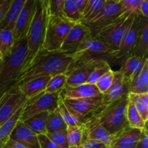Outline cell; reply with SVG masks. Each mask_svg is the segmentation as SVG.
I'll use <instances>...</instances> for the list:
<instances>
[{
    "label": "cell",
    "mask_w": 148,
    "mask_h": 148,
    "mask_svg": "<svg viewBox=\"0 0 148 148\" xmlns=\"http://www.w3.org/2000/svg\"><path fill=\"white\" fill-rule=\"evenodd\" d=\"M12 0H0V23L8 10Z\"/></svg>",
    "instance_id": "45"
},
{
    "label": "cell",
    "mask_w": 148,
    "mask_h": 148,
    "mask_svg": "<svg viewBox=\"0 0 148 148\" xmlns=\"http://www.w3.org/2000/svg\"><path fill=\"white\" fill-rule=\"evenodd\" d=\"M129 100L133 103L144 121H148V93H128Z\"/></svg>",
    "instance_id": "29"
},
{
    "label": "cell",
    "mask_w": 148,
    "mask_h": 148,
    "mask_svg": "<svg viewBox=\"0 0 148 148\" xmlns=\"http://www.w3.org/2000/svg\"><path fill=\"white\" fill-rule=\"evenodd\" d=\"M114 77V71L112 69L106 72L95 83L100 93L103 94L109 89Z\"/></svg>",
    "instance_id": "39"
},
{
    "label": "cell",
    "mask_w": 148,
    "mask_h": 148,
    "mask_svg": "<svg viewBox=\"0 0 148 148\" xmlns=\"http://www.w3.org/2000/svg\"><path fill=\"white\" fill-rule=\"evenodd\" d=\"M106 2V0H88L86 10L84 12L82 20L80 23L88 22L92 20L101 11Z\"/></svg>",
    "instance_id": "34"
},
{
    "label": "cell",
    "mask_w": 148,
    "mask_h": 148,
    "mask_svg": "<svg viewBox=\"0 0 148 148\" xmlns=\"http://www.w3.org/2000/svg\"><path fill=\"white\" fill-rule=\"evenodd\" d=\"M24 106L21 107L17 112L14 113L10 119H8L7 121L0 125V148L2 147L6 142L10 139L14 127L17 124V121L20 120V115L22 114Z\"/></svg>",
    "instance_id": "27"
},
{
    "label": "cell",
    "mask_w": 148,
    "mask_h": 148,
    "mask_svg": "<svg viewBox=\"0 0 148 148\" xmlns=\"http://www.w3.org/2000/svg\"><path fill=\"white\" fill-rule=\"evenodd\" d=\"M66 75L65 73L59 74L51 77L50 80L48 82L44 92L46 93H55L60 92L61 90L66 85Z\"/></svg>",
    "instance_id": "33"
},
{
    "label": "cell",
    "mask_w": 148,
    "mask_h": 148,
    "mask_svg": "<svg viewBox=\"0 0 148 148\" xmlns=\"http://www.w3.org/2000/svg\"><path fill=\"white\" fill-rule=\"evenodd\" d=\"M135 148H148V131L147 124L142 130L140 139Z\"/></svg>",
    "instance_id": "43"
},
{
    "label": "cell",
    "mask_w": 148,
    "mask_h": 148,
    "mask_svg": "<svg viewBox=\"0 0 148 148\" xmlns=\"http://www.w3.org/2000/svg\"><path fill=\"white\" fill-rule=\"evenodd\" d=\"M66 128H67V125L65 124L58 108L51 111V112H49L46 124L47 133L64 130H66Z\"/></svg>",
    "instance_id": "30"
},
{
    "label": "cell",
    "mask_w": 148,
    "mask_h": 148,
    "mask_svg": "<svg viewBox=\"0 0 148 148\" xmlns=\"http://www.w3.org/2000/svg\"><path fill=\"white\" fill-rule=\"evenodd\" d=\"M46 135L51 140H52L55 144L57 145L59 147L69 148L67 140H66V130L54 132L47 133V134H46Z\"/></svg>",
    "instance_id": "40"
},
{
    "label": "cell",
    "mask_w": 148,
    "mask_h": 148,
    "mask_svg": "<svg viewBox=\"0 0 148 148\" xmlns=\"http://www.w3.org/2000/svg\"><path fill=\"white\" fill-rule=\"evenodd\" d=\"M82 132V143L86 141H95L105 145L108 148L111 134L106 131L94 114L86 117L81 126Z\"/></svg>",
    "instance_id": "12"
},
{
    "label": "cell",
    "mask_w": 148,
    "mask_h": 148,
    "mask_svg": "<svg viewBox=\"0 0 148 148\" xmlns=\"http://www.w3.org/2000/svg\"><path fill=\"white\" fill-rule=\"evenodd\" d=\"M76 23L68 19L51 15L48 12L43 49L48 51H59L68 33Z\"/></svg>",
    "instance_id": "6"
},
{
    "label": "cell",
    "mask_w": 148,
    "mask_h": 148,
    "mask_svg": "<svg viewBox=\"0 0 148 148\" xmlns=\"http://www.w3.org/2000/svg\"><path fill=\"white\" fill-rule=\"evenodd\" d=\"M49 112H42L25 120L23 122L36 134H46V120Z\"/></svg>",
    "instance_id": "28"
},
{
    "label": "cell",
    "mask_w": 148,
    "mask_h": 148,
    "mask_svg": "<svg viewBox=\"0 0 148 148\" xmlns=\"http://www.w3.org/2000/svg\"><path fill=\"white\" fill-rule=\"evenodd\" d=\"M134 16L129 17H122L119 16L114 23L100 30L93 38L98 39L114 50L117 51Z\"/></svg>",
    "instance_id": "9"
},
{
    "label": "cell",
    "mask_w": 148,
    "mask_h": 148,
    "mask_svg": "<svg viewBox=\"0 0 148 148\" xmlns=\"http://www.w3.org/2000/svg\"><path fill=\"white\" fill-rule=\"evenodd\" d=\"M64 0H47V7L49 14L61 18L67 19L64 12Z\"/></svg>",
    "instance_id": "38"
},
{
    "label": "cell",
    "mask_w": 148,
    "mask_h": 148,
    "mask_svg": "<svg viewBox=\"0 0 148 148\" xmlns=\"http://www.w3.org/2000/svg\"><path fill=\"white\" fill-rule=\"evenodd\" d=\"M140 58H148V18L140 16V28L134 54Z\"/></svg>",
    "instance_id": "22"
},
{
    "label": "cell",
    "mask_w": 148,
    "mask_h": 148,
    "mask_svg": "<svg viewBox=\"0 0 148 148\" xmlns=\"http://www.w3.org/2000/svg\"><path fill=\"white\" fill-rule=\"evenodd\" d=\"M1 148H27L12 139H9Z\"/></svg>",
    "instance_id": "46"
},
{
    "label": "cell",
    "mask_w": 148,
    "mask_h": 148,
    "mask_svg": "<svg viewBox=\"0 0 148 148\" xmlns=\"http://www.w3.org/2000/svg\"><path fill=\"white\" fill-rule=\"evenodd\" d=\"M60 92L55 93H46L43 92L33 98L27 99L23 107L20 115V121L30 118L42 112H51L56 109L59 103Z\"/></svg>",
    "instance_id": "7"
},
{
    "label": "cell",
    "mask_w": 148,
    "mask_h": 148,
    "mask_svg": "<svg viewBox=\"0 0 148 148\" xmlns=\"http://www.w3.org/2000/svg\"><path fill=\"white\" fill-rule=\"evenodd\" d=\"M27 53L26 37L14 41L10 51L2 57L0 66V95L14 86L25 64Z\"/></svg>",
    "instance_id": "2"
},
{
    "label": "cell",
    "mask_w": 148,
    "mask_h": 148,
    "mask_svg": "<svg viewBox=\"0 0 148 148\" xmlns=\"http://www.w3.org/2000/svg\"><path fill=\"white\" fill-rule=\"evenodd\" d=\"M127 93H128V92L127 87L124 84L122 73L120 70L114 71V80L111 87L105 93L102 94L101 106H105L117 101Z\"/></svg>",
    "instance_id": "21"
},
{
    "label": "cell",
    "mask_w": 148,
    "mask_h": 148,
    "mask_svg": "<svg viewBox=\"0 0 148 148\" xmlns=\"http://www.w3.org/2000/svg\"><path fill=\"white\" fill-rule=\"evenodd\" d=\"M116 51L95 38L89 36L81 43L72 56L69 65H77L91 61H105L113 64Z\"/></svg>",
    "instance_id": "5"
},
{
    "label": "cell",
    "mask_w": 148,
    "mask_h": 148,
    "mask_svg": "<svg viewBox=\"0 0 148 148\" xmlns=\"http://www.w3.org/2000/svg\"><path fill=\"white\" fill-rule=\"evenodd\" d=\"M111 69V65L108 63L105 64L103 65V66L96 68V69L90 74V75L89 77H88V80H87L86 83L95 85L97 81H98V79L106 73V72H107Z\"/></svg>",
    "instance_id": "41"
},
{
    "label": "cell",
    "mask_w": 148,
    "mask_h": 148,
    "mask_svg": "<svg viewBox=\"0 0 148 148\" xmlns=\"http://www.w3.org/2000/svg\"><path fill=\"white\" fill-rule=\"evenodd\" d=\"M91 36L89 29L81 23H77L68 33L59 51L72 56L82 41Z\"/></svg>",
    "instance_id": "14"
},
{
    "label": "cell",
    "mask_w": 148,
    "mask_h": 148,
    "mask_svg": "<svg viewBox=\"0 0 148 148\" xmlns=\"http://www.w3.org/2000/svg\"><path fill=\"white\" fill-rule=\"evenodd\" d=\"M119 0H106L103 7L95 17L88 22L81 23L90 30L91 36L94 37L100 30L114 23L121 15Z\"/></svg>",
    "instance_id": "8"
},
{
    "label": "cell",
    "mask_w": 148,
    "mask_h": 148,
    "mask_svg": "<svg viewBox=\"0 0 148 148\" xmlns=\"http://www.w3.org/2000/svg\"><path fill=\"white\" fill-rule=\"evenodd\" d=\"M140 12L141 16L148 18V1L147 0H142L140 5Z\"/></svg>",
    "instance_id": "48"
},
{
    "label": "cell",
    "mask_w": 148,
    "mask_h": 148,
    "mask_svg": "<svg viewBox=\"0 0 148 148\" xmlns=\"http://www.w3.org/2000/svg\"><path fill=\"white\" fill-rule=\"evenodd\" d=\"M0 59H2V54H1V50H0Z\"/></svg>",
    "instance_id": "49"
},
{
    "label": "cell",
    "mask_w": 148,
    "mask_h": 148,
    "mask_svg": "<svg viewBox=\"0 0 148 148\" xmlns=\"http://www.w3.org/2000/svg\"><path fill=\"white\" fill-rule=\"evenodd\" d=\"M36 3V0H26L19 14L15 25L12 31L14 41L26 37L29 27L33 20Z\"/></svg>",
    "instance_id": "15"
},
{
    "label": "cell",
    "mask_w": 148,
    "mask_h": 148,
    "mask_svg": "<svg viewBox=\"0 0 148 148\" xmlns=\"http://www.w3.org/2000/svg\"><path fill=\"white\" fill-rule=\"evenodd\" d=\"M47 16V0H36L33 20L26 35L27 53L23 69L31 63L36 55L43 49Z\"/></svg>",
    "instance_id": "3"
},
{
    "label": "cell",
    "mask_w": 148,
    "mask_h": 148,
    "mask_svg": "<svg viewBox=\"0 0 148 148\" xmlns=\"http://www.w3.org/2000/svg\"><path fill=\"white\" fill-rule=\"evenodd\" d=\"M25 1L26 0H12L10 7L0 23V29L12 31L19 14Z\"/></svg>",
    "instance_id": "23"
},
{
    "label": "cell",
    "mask_w": 148,
    "mask_h": 148,
    "mask_svg": "<svg viewBox=\"0 0 148 148\" xmlns=\"http://www.w3.org/2000/svg\"><path fill=\"white\" fill-rule=\"evenodd\" d=\"M69 148H107L105 145L101 143L95 141H86L82 143L80 146L76 147H69Z\"/></svg>",
    "instance_id": "44"
},
{
    "label": "cell",
    "mask_w": 148,
    "mask_h": 148,
    "mask_svg": "<svg viewBox=\"0 0 148 148\" xmlns=\"http://www.w3.org/2000/svg\"><path fill=\"white\" fill-rule=\"evenodd\" d=\"M57 108L67 127H72V126L81 127L85 121V119L84 117H82L79 114H77L75 111H74L71 108H68L65 105L61 96L59 97Z\"/></svg>",
    "instance_id": "26"
},
{
    "label": "cell",
    "mask_w": 148,
    "mask_h": 148,
    "mask_svg": "<svg viewBox=\"0 0 148 148\" xmlns=\"http://www.w3.org/2000/svg\"><path fill=\"white\" fill-rule=\"evenodd\" d=\"M140 16L136 15L133 18L131 25L123 37L119 48L116 52L113 64L116 63L121 65L124 59L134 54L140 28Z\"/></svg>",
    "instance_id": "10"
},
{
    "label": "cell",
    "mask_w": 148,
    "mask_h": 148,
    "mask_svg": "<svg viewBox=\"0 0 148 148\" xmlns=\"http://www.w3.org/2000/svg\"><path fill=\"white\" fill-rule=\"evenodd\" d=\"M142 130L128 127L111 134L108 148H135L141 134Z\"/></svg>",
    "instance_id": "17"
},
{
    "label": "cell",
    "mask_w": 148,
    "mask_h": 148,
    "mask_svg": "<svg viewBox=\"0 0 148 148\" xmlns=\"http://www.w3.org/2000/svg\"><path fill=\"white\" fill-rule=\"evenodd\" d=\"M37 138L40 148H61L51 140L46 134H38Z\"/></svg>",
    "instance_id": "42"
},
{
    "label": "cell",
    "mask_w": 148,
    "mask_h": 148,
    "mask_svg": "<svg viewBox=\"0 0 148 148\" xmlns=\"http://www.w3.org/2000/svg\"><path fill=\"white\" fill-rule=\"evenodd\" d=\"M142 0H119L121 5L120 17H129L134 15H141L140 5Z\"/></svg>",
    "instance_id": "32"
},
{
    "label": "cell",
    "mask_w": 148,
    "mask_h": 148,
    "mask_svg": "<svg viewBox=\"0 0 148 148\" xmlns=\"http://www.w3.org/2000/svg\"><path fill=\"white\" fill-rule=\"evenodd\" d=\"M88 0H76V5L77 8L78 12L80 14V15L83 16L84 12L86 10L87 4H88Z\"/></svg>",
    "instance_id": "47"
},
{
    "label": "cell",
    "mask_w": 148,
    "mask_h": 148,
    "mask_svg": "<svg viewBox=\"0 0 148 148\" xmlns=\"http://www.w3.org/2000/svg\"><path fill=\"white\" fill-rule=\"evenodd\" d=\"M1 62H2V59H0V66H1Z\"/></svg>",
    "instance_id": "50"
},
{
    "label": "cell",
    "mask_w": 148,
    "mask_h": 148,
    "mask_svg": "<svg viewBox=\"0 0 148 148\" xmlns=\"http://www.w3.org/2000/svg\"><path fill=\"white\" fill-rule=\"evenodd\" d=\"M14 43V40L12 31L0 29V50L2 57L10 51Z\"/></svg>",
    "instance_id": "37"
},
{
    "label": "cell",
    "mask_w": 148,
    "mask_h": 148,
    "mask_svg": "<svg viewBox=\"0 0 148 148\" xmlns=\"http://www.w3.org/2000/svg\"><path fill=\"white\" fill-rule=\"evenodd\" d=\"M129 103L128 93L117 101L105 106L94 113L100 123L111 134H114L129 127L127 119V108Z\"/></svg>",
    "instance_id": "4"
},
{
    "label": "cell",
    "mask_w": 148,
    "mask_h": 148,
    "mask_svg": "<svg viewBox=\"0 0 148 148\" xmlns=\"http://www.w3.org/2000/svg\"><path fill=\"white\" fill-rule=\"evenodd\" d=\"M27 101L18 88L12 87L7 90L0 98V125L23 107Z\"/></svg>",
    "instance_id": "11"
},
{
    "label": "cell",
    "mask_w": 148,
    "mask_h": 148,
    "mask_svg": "<svg viewBox=\"0 0 148 148\" xmlns=\"http://www.w3.org/2000/svg\"><path fill=\"white\" fill-rule=\"evenodd\" d=\"M66 140L69 147H79L82 143V132L80 127L72 126L67 127Z\"/></svg>",
    "instance_id": "35"
},
{
    "label": "cell",
    "mask_w": 148,
    "mask_h": 148,
    "mask_svg": "<svg viewBox=\"0 0 148 148\" xmlns=\"http://www.w3.org/2000/svg\"><path fill=\"white\" fill-rule=\"evenodd\" d=\"M72 61V56L59 51H48L42 49L31 63L21 71L13 87L18 88L23 84L37 78L65 73Z\"/></svg>",
    "instance_id": "1"
},
{
    "label": "cell",
    "mask_w": 148,
    "mask_h": 148,
    "mask_svg": "<svg viewBox=\"0 0 148 148\" xmlns=\"http://www.w3.org/2000/svg\"><path fill=\"white\" fill-rule=\"evenodd\" d=\"M108 63L105 61H91L77 65H69L66 74V85L75 86L86 83L90 74L96 68Z\"/></svg>",
    "instance_id": "13"
},
{
    "label": "cell",
    "mask_w": 148,
    "mask_h": 148,
    "mask_svg": "<svg viewBox=\"0 0 148 148\" xmlns=\"http://www.w3.org/2000/svg\"><path fill=\"white\" fill-rule=\"evenodd\" d=\"M64 12L66 18L74 23H80L82 16L78 12L76 5V0H64Z\"/></svg>",
    "instance_id": "36"
},
{
    "label": "cell",
    "mask_w": 148,
    "mask_h": 148,
    "mask_svg": "<svg viewBox=\"0 0 148 148\" xmlns=\"http://www.w3.org/2000/svg\"><path fill=\"white\" fill-rule=\"evenodd\" d=\"M128 93H148V62L140 74L130 82L127 88Z\"/></svg>",
    "instance_id": "25"
},
{
    "label": "cell",
    "mask_w": 148,
    "mask_h": 148,
    "mask_svg": "<svg viewBox=\"0 0 148 148\" xmlns=\"http://www.w3.org/2000/svg\"><path fill=\"white\" fill-rule=\"evenodd\" d=\"M37 135L23 121L19 120L10 138L15 140L27 148H40Z\"/></svg>",
    "instance_id": "20"
},
{
    "label": "cell",
    "mask_w": 148,
    "mask_h": 148,
    "mask_svg": "<svg viewBox=\"0 0 148 148\" xmlns=\"http://www.w3.org/2000/svg\"><path fill=\"white\" fill-rule=\"evenodd\" d=\"M147 62H148V58L143 59L134 55H132L124 59L119 70L124 77V84L127 88L130 82L141 72Z\"/></svg>",
    "instance_id": "19"
},
{
    "label": "cell",
    "mask_w": 148,
    "mask_h": 148,
    "mask_svg": "<svg viewBox=\"0 0 148 148\" xmlns=\"http://www.w3.org/2000/svg\"><path fill=\"white\" fill-rule=\"evenodd\" d=\"M101 95L96 85L84 83L75 86L65 85L61 90L60 96L63 99H82Z\"/></svg>",
    "instance_id": "18"
},
{
    "label": "cell",
    "mask_w": 148,
    "mask_h": 148,
    "mask_svg": "<svg viewBox=\"0 0 148 148\" xmlns=\"http://www.w3.org/2000/svg\"><path fill=\"white\" fill-rule=\"evenodd\" d=\"M50 79L51 77H44L33 79L19 86V90L27 99H30L44 92Z\"/></svg>",
    "instance_id": "24"
},
{
    "label": "cell",
    "mask_w": 148,
    "mask_h": 148,
    "mask_svg": "<svg viewBox=\"0 0 148 148\" xmlns=\"http://www.w3.org/2000/svg\"><path fill=\"white\" fill-rule=\"evenodd\" d=\"M63 102L68 108L84 118L96 112L102 105V94L97 96L82 99H63Z\"/></svg>",
    "instance_id": "16"
},
{
    "label": "cell",
    "mask_w": 148,
    "mask_h": 148,
    "mask_svg": "<svg viewBox=\"0 0 148 148\" xmlns=\"http://www.w3.org/2000/svg\"><path fill=\"white\" fill-rule=\"evenodd\" d=\"M127 119L128 121L129 127L131 128L143 130L147 124V121L145 122L142 119L141 116L136 109L133 103L131 102L130 100L127 108Z\"/></svg>",
    "instance_id": "31"
}]
</instances>
